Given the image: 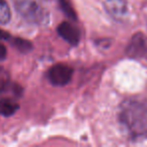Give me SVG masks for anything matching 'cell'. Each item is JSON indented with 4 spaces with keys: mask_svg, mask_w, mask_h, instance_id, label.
I'll return each instance as SVG.
<instances>
[{
    "mask_svg": "<svg viewBox=\"0 0 147 147\" xmlns=\"http://www.w3.org/2000/svg\"><path fill=\"white\" fill-rule=\"evenodd\" d=\"M119 119L132 138L147 137V103L137 100L126 101L121 107Z\"/></svg>",
    "mask_w": 147,
    "mask_h": 147,
    "instance_id": "1",
    "label": "cell"
},
{
    "mask_svg": "<svg viewBox=\"0 0 147 147\" xmlns=\"http://www.w3.org/2000/svg\"><path fill=\"white\" fill-rule=\"evenodd\" d=\"M15 8L20 16L29 23L42 24L47 19L43 8L33 0H18L15 2Z\"/></svg>",
    "mask_w": 147,
    "mask_h": 147,
    "instance_id": "2",
    "label": "cell"
},
{
    "mask_svg": "<svg viewBox=\"0 0 147 147\" xmlns=\"http://www.w3.org/2000/svg\"><path fill=\"white\" fill-rule=\"evenodd\" d=\"M74 69L69 65L59 63L51 67L47 71V79L53 86H65L73 77Z\"/></svg>",
    "mask_w": 147,
    "mask_h": 147,
    "instance_id": "3",
    "label": "cell"
},
{
    "mask_svg": "<svg viewBox=\"0 0 147 147\" xmlns=\"http://www.w3.org/2000/svg\"><path fill=\"white\" fill-rule=\"evenodd\" d=\"M57 32H59V36L63 37L65 41H67L73 45H78V42L80 41L81 34L79 29L67 21L61 22L57 26Z\"/></svg>",
    "mask_w": 147,
    "mask_h": 147,
    "instance_id": "4",
    "label": "cell"
},
{
    "mask_svg": "<svg viewBox=\"0 0 147 147\" xmlns=\"http://www.w3.org/2000/svg\"><path fill=\"white\" fill-rule=\"evenodd\" d=\"M147 51V43L145 37L142 33H137L132 37L128 47H127V55L132 57H143Z\"/></svg>",
    "mask_w": 147,
    "mask_h": 147,
    "instance_id": "5",
    "label": "cell"
},
{
    "mask_svg": "<svg viewBox=\"0 0 147 147\" xmlns=\"http://www.w3.org/2000/svg\"><path fill=\"white\" fill-rule=\"evenodd\" d=\"M104 5L107 13L115 19L124 18L127 13V0H106Z\"/></svg>",
    "mask_w": 147,
    "mask_h": 147,
    "instance_id": "6",
    "label": "cell"
},
{
    "mask_svg": "<svg viewBox=\"0 0 147 147\" xmlns=\"http://www.w3.org/2000/svg\"><path fill=\"white\" fill-rule=\"evenodd\" d=\"M19 106L14 101L9 99H2L0 100V115L4 117H8L13 115L17 110Z\"/></svg>",
    "mask_w": 147,
    "mask_h": 147,
    "instance_id": "7",
    "label": "cell"
},
{
    "mask_svg": "<svg viewBox=\"0 0 147 147\" xmlns=\"http://www.w3.org/2000/svg\"><path fill=\"white\" fill-rule=\"evenodd\" d=\"M11 17L10 8L5 0H0V24H6Z\"/></svg>",
    "mask_w": 147,
    "mask_h": 147,
    "instance_id": "8",
    "label": "cell"
},
{
    "mask_svg": "<svg viewBox=\"0 0 147 147\" xmlns=\"http://www.w3.org/2000/svg\"><path fill=\"white\" fill-rule=\"evenodd\" d=\"M59 5H61V8L63 9V13L71 19H74V20L77 19L76 11L74 9L71 1L69 0H59Z\"/></svg>",
    "mask_w": 147,
    "mask_h": 147,
    "instance_id": "9",
    "label": "cell"
},
{
    "mask_svg": "<svg viewBox=\"0 0 147 147\" xmlns=\"http://www.w3.org/2000/svg\"><path fill=\"white\" fill-rule=\"evenodd\" d=\"M10 82V78H9V74L3 67H0V92H3L7 89Z\"/></svg>",
    "mask_w": 147,
    "mask_h": 147,
    "instance_id": "10",
    "label": "cell"
},
{
    "mask_svg": "<svg viewBox=\"0 0 147 147\" xmlns=\"http://www.w3.org/2000/svg\"><path fill=\"white\" fill-rule=\"evenodd\" d=\"M12 45L20 51H28L32 47V45H31V43L29 41L24 40V39H21V38H14Z\"/></svg>",
    "mask_w": 147,
    "mask_h": 147,
    "instance_id": "11",
    "label": "cell"
},
{
    "mask_svg": "<svg viewBox=\"0 0 147 147\" xmlns=\"http://www.w3.org/2000/svg\"><path fill=\"white\" fill-rule=\"evenodd\" d=\"M6 55H7L6 47L0 42V61H3L6 57Z\"/></svg>",
    "mask_w": 147,
    "mask_h": 147,
    "instance_id": "12",
    "label": "cell"
},
{
    "mask_svg": "<svg viewBox=\"0 0 147 147\" xmlns=\"http://www.w3.org/2000/svg\"><path fill=\"white\" fill-rule=\"evenodd\" d=\"M9 34L5 31H3L2 29H0V39H8L9 38Z\"/></svg>",
    "mask_w": 147,
    "mask_h": 147,
    "instance_id": "13",
    "label": "cell"
}]
</instances>
